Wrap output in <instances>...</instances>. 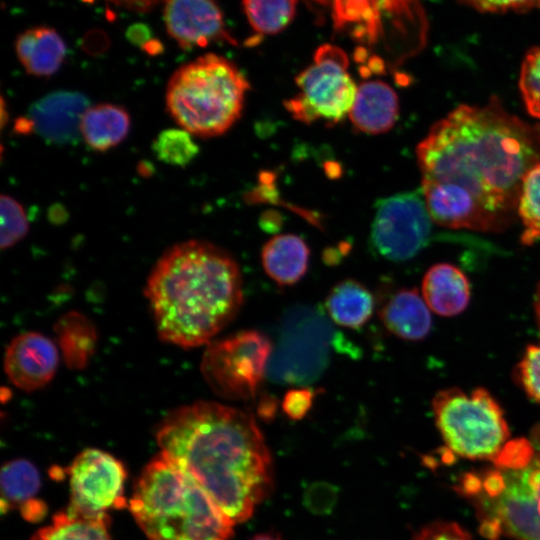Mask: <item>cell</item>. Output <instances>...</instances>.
Segmentation results:
<instances>
[{
    "label": "cell",
    "instance_id": "26",
    "mask_svg": "<svg viewBox=\"0 0 540 540\" xmlns=\"http://www.w3.org/2000/svg\"><path fill=\"white\" fill-rule=\"evenodd\" d=\"M110 520L88 519L68 511L54 515L52 522L39 529L31 540H112Z\"/></svg>",
    "mask_w": 540,
    "mask_h": 540
},
{
    "label": "cell",
    "instance_id": "6",
    "mask_svg": "<svg viewBox=\"0 0 540 540\" xmlns=\"http://www.w3.org/2000/svg\"><path fill=\"white\" fill-rule=\"evenodd\" d=\"M458 491L472 501L491 540H540V452L514 465L465 475Z\"/></svg>",
    "mask_w": 540,
    "mask_h": 540
},
{
    "label": "cell",
    "instance_id": "35",
    "mask_svg": "<svg viewBox=\"0 0 540 540\" xmlns=\"http://www.w3.org/2000/svg\"><path fill=\"white\" fill-rule=\"evenodd\" d=\"M413 540H472L461 526L454 522L437 521L423 527Z\"/></svg>",
    "mask_w": 540,
    "mask_h": 540
},
{
    "label": "cell",
    "instance_id": "37",
    "mask_svg": "<svg viewBox=\"0 0 540 540\" xmlns=\"http://www.w3.org/2000/svg\"><path fill=\"white\" fill-rule=\"evenodd\" d=\"M108 2L134 11V12H146L156 6L159 2L165 0H107Z\"/></svg>",
    "mask_w": 540,
    "mask_h": 540
},
{
    "label": "cell",
    "instance_id": "28",
    "mask_svg": "<svg viewBox=\"0 0 540 540\" xmlns=\"http://www.w3.org/2000/svg\"><path fill=\"white\" fill-rule=\"evenodd\" d=\"M523 225L521 242L531 245L540 240V163L525 176L517 209Z\"/></svg>",
    "mask_w": 540,
    "mask_h": 540
},
{
    "label": "cell",
    "instance_id": "17",
    "mask_svg": "<svg viewBox=\"0 0 540 540\" xmlns=\"http://www.w3.org/2000/svg\"><path fill=\"white\" fill-rule=\"evenodd\" d=\"M399 115V99L393 88L380 80L361 83L348 114L353 126L366 134L389 131Z\"/></svg>",
    "mask_w": 540,
    "mask_h": 540
},
{
    "label": "cell",
    "instance_id": "29",
    "mask_svg": "<svg viewBox=\"0 0 540 540\" xmlns=\"http://www.w3.org/2000/svg\"><path fill=\"white\" fill-rule=\"evenodd\" d=\"M192 136L182 128L163 130L153 141V151L162 162L184 167L199 153V147Z\"/></svg>",
    "mask_w": 540,
    "mask_h": 540
},
{
    "label": "cell",
    "instance_id": "12",
    "mask_svg": "<svg viewBox=\"0 0 540 540\" xmlns=\"http://www.w3.org/2000/svg\"><path fill=\"white\" fill-rule=\"evenodd\" d=\"M433 223L422 191L382 198L375 205L370 246L385 260H409L429 243Z\"/></svg>",
    "mask_w": 540,
    "mask_h": 540
},
{
    "label": "cell",
    "instance_id": "20",
    "mask_svg": "<svg viewBox=\"0 0 540 540\" xmlns=\"http://www.w3.org/2000/svg\"><path fill=\"white\" fill-rule=\"evenodd\" d=\"M16 55L30 75L48 77L61 67L66 44L58 32L49 27H36L21 33L15 43Z\"/></svg>",
    "mask_w": 540,
    "mask_h": 540
},
{
    "label": "cell",
    "instance_id": "2",
    "mask_svg": "<svg viewBox=\"0 0 540 540\" xmlns=\"http://www.w3.org/2000/svg\"><path fill=\"white\" fill-rule=\"evenodd\" d=\"M156 439L235 524L248 520L272 491L270 450L249 413L198 401L169 412Z\"/></svg>",
    "mask_w": 540,
    "mask_h": 540
},
{
    "label": "cell",
    "instance_id": "15",
    "mask_svg": "<svg viewBox=\"0 0 540 540\" xmlns=\"http://www.w3.org/2000/svg\"><path fill=\"white\" fill-rule=\"evenodd\" d=\"M89 107L80 92H53L33 104L26 118L16 124L18 132H36L49 143L70 144L80 134L82 116Z\"/></svg>",
    "mask_w": 540,
    "mask_h": 540
},
{
    "label": "cell",
    "instance_id": "3",
    "mask_svg": "<svg viewBox=\"0 0 540 540\" xmlns=\"http://www.w3.org/2000/svg\"><path fill=\"white\" fill-rule=\"evenodd\" d=\"M159 337L182 348L209 342L238 314L243 302L236 260L203 240L170 247L145 287Z\"/></svg>",
    "mask_w": 540,
    "mask_h": 540
},
{
    "label": "cell",
    "instance_id": "31",
    "mask_svg": "<svg viewBox=\"0 0 540 540\" xmlns=\"http://www.w3.org/2000/svg\"><path fill=\"white\" fill-rule=\"evenodd\" d=\"M1 240L2 249L10 248L23 239L29 224L22 205L9 195L1 196Z\"/></svg>",
    "mask_w": 540,
    "mask_h": 540
},
{
    "label": "cell",
    "instance_id": "18",
    "mask_svg": "<svg viewBox=\"0 0 540 540\" xmlns=\"http://www.w3.org/2000/svg\"><path fill=\"white\" fill-rule=\"evenodd\" d=\"M378 314L385 328L400 339L419 341L430 333V309L414 288L393 291L381 304Z\"/></svg>",
    "mask_w": 540,
    "mask_h": 540
},
{
    "label": "cell",
    "instance_id": "30",
    "mask_svg": "<svg viewBox=\"0 0 540 540\" xmlns=\"http://www.w3.org/2000/svg\"><path fill=\"white\" fill-rule=\"evenodd\" d=\"M519 88L528 113L540 119V45L530 49L523 59Z\"/></svg>",
    "mask_w": 540,
    "mask_h": 540
},
{
    "label": "cell",
    "instance_id": "19",
    "mask_svg": "<svg viewBox=\"0 0 540 540\" xmlns=\"http://www.w3.org/2000/svg\"><path fill=\"white\" fill-rule=\"evenodd\" d=\"M470 283L466 275L449 263H438L427 270L422 281V296L431 311L455 316L470 301Z\"/></svg>",
    "mask_w": 540,
    "mask_h": 540
},
{
    "label": "cell",
    "instance_id": "34",
    "mask_svg": "<svg viewBox=\"0 0 540 540\" xmlns=\"http://www.w3.org/2000/svg\"><path fill=\"white\" fill-rule=\"evenodd\" d=\"M315 395L311 388L291 389L284 396L282 409L291 420H301L311 409Z\"/></svg>",
    "mask_w": 540,
    "mask_h": 540
},
{
    "label": "cell",
    "instance_id": "25",
    "mask_svg": "<svg viewBox=\"0 0 540 540\" xmlns=\"http://www.w3.org/2000/svg\"><path fill=\"white\" fill-rule=\"evenodd\" d=\"M40 485L39 472L30 461L17 459L7 462L1 471V511L21 510L37 499Z\"/></svg>",
    "mask_w": 540,
    "mask_h": 540
},
{
    "label": "cell",
    "instance_id": "13",
    "mask_svg": "<svg viewBox=\"0 0 540 540\" xmlns=\"http://www.w3.org/2000/svg\"><path fill=\"white\" fill-rule=\"evenodd\" d=\"M70 505L67 511L88 519L110 520L108 511L124 508L127 472L113 455L96 448L80 452L67 468Z\"/></svg>",
    "mask_w": 540,
    "mask_h": 540
},
{
    "label": "cell",
    "instance_id": "32",
    "mask_svg": "<svg viewBox=\"0 0 540 540\" xmlns=\"http://www.w3.org/2000/svg\"><path fill=\"white\" fill-rule=\"evenodd\" d=\"M518 376L526 394L540 404V345L526 348L518 365Z\"/></svg>",
    "mask_w": 540,
    "mask_h": 540
},
{
    "label": "cell",
    "instance_id": "9",
    "mask_svg": "<svg viewBox=\"0 0 540 540\" xmlns=\"http://www.w3.org/2000/svg\"><path fill=\"white\" fill-rule=\"evenodd\" d=\"M348 66V57L341 48L321 45L312 64L296 77L299 93L286 101L288 112L306 124L317 120L335 124L348 116L358 88Z\"/></svg>",
    "mask_w": 540,
    "mask_h": 540
},
{
    "label": "cell",
    "instance_id": "24",
    "mask_svg": "<svg viewBox=\"0 0 540 540\" xmlns=\"http://www.w3.org/2000/svg\"><path fill=\"white\" fill-rule=\"evenodd\" d=\"M54 331L65 364L70 369H83L96 349L95 325L86 316L71 311L57 320Z\"/></svg>",
    "mask_w": 540,
    "mask_h": 540
},
{
    "label": "cell",
    "instance_id": "36",
    "mask_svg": "<svg viewBox=\"0 0 540 540\" xmlns=\"http://www.w3.org/2000/svg\"><path fill=\"white\" fill-rule=\"evenodd\" d=\"M480 12L526 11L540 7V0H459Z\"/></svg>",
    "mask_w": 540,
    "mask_h": 540
},
{
    "label": "cell",
    "instance_id": "38",
    "mask_svg": "<svg viewBox=\"0 0 540 540\" xmlns=\"http://www.w3.org/2000/svg\"><path fill=\"white\" fill-rule=\"evenodd\" d=\"M129 38L136 44L143 45L146 48L150 42H148L149 32L144 26H135L130 28L128 32Z\"/></svg>",
    "mask_w": 540,
    "mask_h": 540
},
{
    "label": "cell",
    "instance_id": "23",
    "mask_svg": "<svg viewBox=\"0 0 540 540\" xmlns=\"http://www.w3.org/2000/svg\"><path fill=\"white\" fill-rule=\"evenodd\" d=\"M325 308L330 319L337 325L357 329L370 320L375 299L363 284L354 279H346L330 290Z\"/></svg>",
    "mask_w": 540,
    "mask_h": 540
},
{
    "label": "cell",
    "instance_id": "22",
    "mask_svg": "<svg viewBox=\"0 0 540 540\" xmlns=\"http://www.w3.org/2000/svg\"><path fill=\"white\" fill-rule=\"evenodd\" d=\"M130 115L112 103L89 106L80 123V135L93 150L105 152L120 144L130 130Z\"/></svg>",
    "mask_w": 540,
    "mask_h": 540
},
{
    "label": "cell",
    "instance_id": "14",
    "mask_svg": "<svg viewBox=\"0 0 540 540\" xmlns=\"http://www.w3.org/2000/svg\"><path fill=\"white\" fill-rule=\"evenodd\" d=\"M164 21L169 35L183 49L205 47L212 42L237 41L226 29L214 0H165Z\"/></svg>",
    "mask_w": 540,
    "mask_h": 540
},
{
    "label": "cell",
    "instance_id": "33",
    "mask_svg": "<svg viewBox=\"0 0 540 540\" xmlns=\"http://www.w3.org/2000/svg\"><path fill=\"white\" fill-rule=\"evenodd\" d=\"M338 498V489L327 482L311 484L304 492V506L314 514L324 515L331 512Z\"/></svg>",
    "mask_w": 540,
    "mask_h": 540
},
{
    "label": "cell",
    "instance_id": "8",
    "mask_svg": "<svg viewBox=\"0 0 540 540\" xmlns=\"http://www.w3.org/2000/svg\"><path fill=\"white\" fill-rule=\"evenodd\" d=\"M313 1L328 10L336 32L346 34L360 45V60L369 51L402 55L403 48L408 46L410 50L412 41L421 40L416 0Z\"/></svg>",
    "mask_w": 540,
    "mask_h": 540
},
{
    "label": "cell",
    "instance_id": "21",
    "mask_svg": "<svg viewBox=\"0 0 540 540\" xmlns=\"http://www.w3.org/2000/svg\"><path fill=\"white\" fill-rule=\"evenodd\" d=\"M310 250L306 242L293 234L277 235L261 251L265 273L279 286L296 284L306 273Z\"/></svg>",
    "mask_w": 540,
    "mask_h": 540
},
{
    "label": "cell",
    "instance_id": "27",
    "mask_svg": "<svg viewBox=\"0 0 540 540\" xmlns=\"http://www.w3.org/2000/svg\"><path fill=\"white\" fill-rule=\"evenodd\" d=\"M244 13L259 35H274L294 19L296 0H242Z\"/></svg>",
    "mask_w": 540,
    "mask_h": 540
},
{
    "label": "cell",
    "instance_id": "41",
    "mask_svg": "<svg viewBox=\"0 0 540 540\" xmlns=\"http://www.w3.org/2000/svg\"><path fill=\"white\" fill-rule=\"evenodd\" d=\"M535 312H536V318L538 322V326L540 329V283L537 287L536 293H535Z\"/></svg>",
    "mask_w": 540,
    "mask_h": 540
},
{
    "label": "cell",
    "instance_id": "4",
    "mask_svg": "<svg viewBox=\"0 0 540 540\" xmlns=\"http://www.w3.org/2000/svg\"><path fill=\"white\" fill-rule=\"evenodd\" d=\"M129 509L150 540H229L234 533L207 491L163 452L140 474Z\"/></svg>",
    "mask_w": 540,
    "mask_h": 540
},
{
    "label": "cell",
    "instance_id": "10",
    "mask_svg": "<svg viewBox=\"0 0 540 540\" xmlns=\"http://www.w3.org/2000/svg\"><path fill=\"white\" fill-rule=\"evenodd\" d=\"M334 341L332 328L319 311L307 306L289 310L268 363L269 377L288 384L314 381L327 367Z\"/></svg>",
    "mask_w": 540,
    "mask_h": 540
},
{
    "label": "cell",
    "instance_id": "11",
    "mask_svg": "<svg viewBox=\"0 0 540 540\" xmlns=\"http://www.w3.org/2000/svg\"><path fill=\"white\" fill-rule=\"evenodd\" d=\"M272 350L270 339L262 332L239 331L209 343L201 360V373L218 396L250 400L264 379Z\"/></svg>",
    "mask_w": 540,
    "mask_h": 540
},
{
    "label": "cell",
    "instance_id": "7",
    "mask_svg": "<svg viewBox=\"0 0 540 540\" xmlns=\"http://www.w3.org/2000/svg\"><path fill=\"white\" fill-rule=\"evenodd\" d=\"M432 409L445 444L461 457L495 461L508 444L504 412L484 388L441 390L433 397Z\"/></svg>",
    "mask_w": 540,
    "mask_h": 540
},
{
    "label": "cell",
    "instance_id": "1",
    "mask_svg": "<svg viewBox=\"0 0 540 540\" xmlns=\"http://www.w3.org/2000/svg\"><path fill=\"white\" fill-rule=\"evenodd\" d=\"M416 155L435 224L500 232L518 216L524 178L540 163V126L492 97L460 105L432 125Z\"/></svg>",
    "mask_w": 540,
    "mask_h": 540
},
{
    "label": "cell",
    "instance_id": "16",
    "mask_svg": "<svg viewBox=\"0 0 540 540\" xmlns=\"http://www.w3.org/2000/svg\"><path fill=\"white\" fill-rule=\"evenodd\" d=\"M58 347L41 333L17 335L8 345L4 370L9 380L27 392L46 386L58 367Z\"/></svg>",
    "mask_w": 540,
    "mask_h": 540
},
{
    "label": "cell",
    "instance_id": "39",
    "mask_svg": "<svg viewBox=\"0 0 540 540\" xmlns=\"http://www.w3.org/2000/svg\"><path fill=\"white\" fill-rule=\"evenodd\" d=\"M275 404L272 400H266L261 404L260 414L264 418H271L275 412Z\"/></svg>",
    "mask_w": 540,
    "mask_h": 540
},
{
    "label": "cell",
    "instance_id": "5",
    "mask_svg": "<svg viewBox=\"0 0 540 540\" xmlns=\"http://www.w3.org/2000/svg\"><path fill=\"white\" fill-rule=\"evenodd\" d=\"M249 87L232 62L205 54L173 73L166 89L167 110L192 135L219 136L239 119Z\"/></svg>",
    "mask_w": 540,
    "mask_h": 540
},
{
    "label": "cell",
    "instance_id": "40",
    "mask_svg": "<svg viewBox=\"0 0 540 540\" xmlns=\"http://www.w3.org/2000/svg\"><path fill=\"white\" fill-rule=\"evenodd\" d=\"M249 540H283L280 535L276 533H261L253 536Z\"/></svg>",
    "mask_w": 540,
    "mask_h": 540
}]
</instances>
